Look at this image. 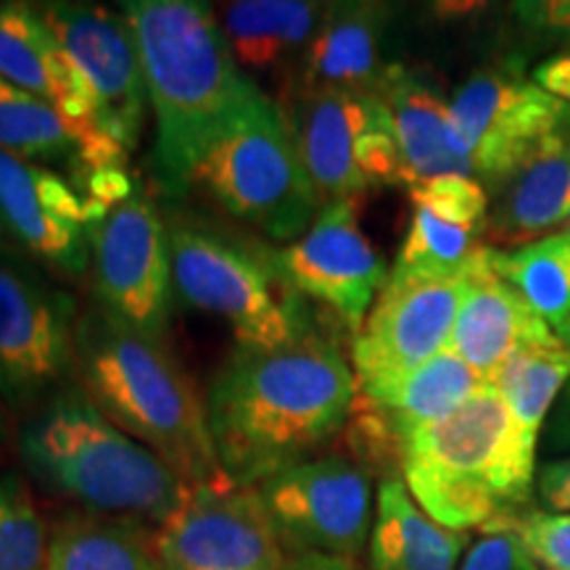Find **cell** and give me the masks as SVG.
<instances>
[{
  "instance_id": "6da1fadb",
  "label": "cell",
  "mask_w": 570,
  "mask_h": 570,
  "mask_svg": "<svg viewBox=\"0 0 570 570\" xmlns=\"http://www.w3.org/2000/svg\"><path fill=\"white\" fill-rule=\"evenodd\" d=\"M356 396L352 365L317 333L283 348H235L204 399L225 481L254 489L309 460L348 423Z\"/></svg>"
},
{
  "instance_id": "7a4b0ae2",
  "label": "cell",
  "mask_w": 570,
  "mask_h": 570,
  "mask_svg": "<svg viewBox=\"0 0 570 570\" xmlns=\"http://www.w3.org/2000/svg\"><path fill=\"white\" fill-rule=\"evenodd\" d=\"M130 21L156 117L154 177L169 198L194 188L206 148L256 88L233 59L217 11L198 0H130Z\"/></svg>"
},
{
  "instance_id": "3957f363",
  "label": "cell",
  "mask_w": 570,
  "mask_h": 570,
  "mask_svg": "<svg viewBox=\"0 0 570 570\" xmlns=\"http://www.w3.org/2000/svg\"><path fill=\"white\" fill-rule=\"evenodd\" d=\"M399 470L417 508L449 531H510L537 499V441L489 381L446 417L412 431Z\"/></svg>"
},
{
  "instance_id": "277c9868",
  "label": "cell",
  "mask_w": 570,
  "mask_h": 570,
  "mask_svg": "<svg viewBox=\"0 0 570 570\" xmlns=\"http://www.w3.org/2000/svg\"><path fill=\"white\" fill-rule=\"evenodd\" d=\"M75 375L98 410L190 487L227 483L214 454L206 402L167 344L92 302L80 312Z\"/></svg>"
},
{
  "instance_id": "5b68a950",
  "label": "cell",
  "mask_w": 570,
  "mask_h": 570,
  "mask_svg": "<svg viewBox=\"0 0 570 570\" xmlns=\"http://www.w3.org/2000/svg\"><path fill=\"white\" fill-rule=\"evenodd\" d=\"M19 454L35 481L96 515L164 525L190 489L159 454L114 425L80 383L32 412Z\"/></svg>"
},
{
  "instance_id": "8992f818",
  "label": "cell",
  "mask_w": 570,
  "mask_h": 570,
  "mask_svg": "<svg viewBox=\"0 0 570 570\" xmlns=\"http://www.w3.org/2000/svg\"><path fill=\"white\" fill-rule=\"evenodd\" d=\"M194 185L240 223L283 244L302 238L323 209L283 109L259 85L206 148Z\"/></svg>"
},
{
  "instance_id": "52a82bcc",
  "label": "cell",
  "mask_w": 570,
  "mask_h": 570,
  "mask_svg": "<svg viewBox=\"0 0 570 570\" xmlns=\"http://www.w3.org/2000/svg\"><path fill=\"white\" fill-rule=\"evenodd\" d=\"M175 296L223 317L238 348H283L315 336L309 309L273 265V252L196 223L169 227Z\"/></svg>"
},
{
  "instance_id": "ba28073f",
  "label": "cell",
  "mask_w": 570,
  "mask_h": 570,
  "mask_svg": "<svg viewBox=\"0 0 570 570\" xmlns=\"http://www.w3.org/2000/svg\"><path fill=\"white\" fill-rule=\"evenodd\" d=\"M80 306L48 269L0 246V402L38 410L75 375Z\"/></svg>"
},
{
  "instance_id": "9c48e42d",
  "label": "cell",
  "mask_w": 570,
  "mask_h": 570,
  "mask_svg": "<svg viewBox=\"0 0 570 570\" xmlns=\"http://www.w3.org/2000/svg\"><path fill=\"white\" fill-rule=\"evenodd\" d=\"M452 122L475 177L499 190L570 146V104L518 69H483L454 90Z\"/></svg>"
},
{
  "instance_id": "30bf717a",
  "label": "cell",
  "mask_w": 570,
  "mask_h": 570,
  "mask_svg": "<svg viewBox=\"0 0 570 570\" xmlns=\"http://www.w3.org/2000/svg\"><path fill=\"white\" fill-rule=\"evenodd\" d=\"M288 554L315 552L354 562L373 531V483L360 462L309 458L254 487Z\"/></svg>"
},
{
  "instance_id": "8fae6325",
  "label": "cell",
  "mask_w": 570,
  "mask_h": 570,
  "mask_svg": "<svg viewBox=\"0 0 570 570\" xmlns=\"http://www.w3.org/2000/svg\"><path fill=\"white\" fill-rule=\"evenodd\" d=\"M90 269L98 306L142 336L167 341L175 306L169 227L140 188L92 227Z\"/></svg>"
},
{
  "instance_id": "7c38bea8",
  "label": "cell",
  "mask_w": 570,
  "mask_h": 570,
  "mask_svg": "<svg viewBox=\"0 0 570 570\" xmlns=\"http://www.w3.org/2000/svg\"><path fill=\"white\" fill-rule=\"evenodd\" d=\"M465 291V275H389L386 288L354 336L352 360L362 396L391 386L399 377L444 352Z\"/></svg>"
},
{
  "instance_id": "4fadbf2b",
  "label": "cell",
  "mask_w": 570,
  "mask_h": 570,
  "mask_svg": "<svg viewBox=\"0 0 570 570\" xmlns=\"http://www.w3.org/2000/svg\"><path fill=\"white\" fill-rule=\"evenodd\" d=\"M104 214L67 177L0 151V238L48 273L85 277Z\"/></svg>"
},
{
  "instance_id": "5bb4252c",
  "label": "cell",
  "mask_w": 570,
  "mask_h": 570,
  "mask_svg": "<svg viewBox=\"0 0 570 570\" xmlns=\"http://www.w3.org/2000/svg\"><path fill=\"white\" fill-rule=\"evenodd\" d=\"M164 570H281L288 558L254 489L190 487L156 537Z\"/></svg>"
},
{
  "instance_id": "9a60e30c",
  "label": "cell",
  "mask_w": 570,
  "mask_h": 570,
  "mask_svg": "<svg viewBox=\"0 0 570 570\" xmlns=\"http://www.w3.org/2000/svg\"><path fill=\"white\" fill-rule=\"evenodd\" d=\"M38 9L82 77L98 122L132 151L142 132L148 92L130 21L122 11L96 3H42Z\"/></svg>"
},
{
  "instance_id": "2e32d148",
  "label": "cell",
  "mask_w": 570,
  "mask_h": 570,
  "mask_svg": "<svg viewBox=\"0 0 570 570\" xmlns=\"http://www.w3.org/2000/svg\"><path fill=\"white\" fill-rule=\"evenodd\" d=\"M273 265L298 294L336 312L354 336L389 283L386 262L362 233L354 202L325 204L302 238L273 252Z\"/></svg>"
},
{
  "instance_id": "e0dca14e",
  "label": "cell",
  "mask_w": 570,
  "mask_h": 570,
  "mask_svg": "<svg viewBox=\"0 0 570 570\" xmlns=\"http://www.w3.org/2000/svg\"><path fill=\"white\" fill-rule=\"evenodd\" d=\"M0 151L38 164L67 177L75 188H88L92 177L127 169L130 151L104 127L77 125L53 104L17 88L0 77Z\"/></svg>"
},
{
  "instance_id": "ac0fdd59",
  "label": "cell",
  "mask_w": 570,
  "mask_h": 570,
  "mask_svg": "<svg viewBox=\"0 0 570 570\" xmlns=\"http://www.w3.org/2000/svg\"><path fill=\"white\" fill-rule=\"evenodd\" d=\"M552 344H560L558 333L494 273L491 246H481L465 269V291L449 352L468 362L483 381H494L510 356L523 348Z\"/></svg>"
},
{
  "instance_id": "d6986e66",
  "label": "cell",
  "mask_w": 570,
  "mask_h": 570,
  "mask_svg": "<svg viewBox=\"0 0 570 570\" xmlns=\"http://www.w3.org/2000/svg\"><path fill=\"white\" fill-rule=\"evenodd\" d=\"M373 109L375 96L352 90L296 92L288 109H283L291 138L323 206L356 202V196L367 190L354 151Z\"/></svg>"
},
{
  "instance_id": "ffe728a7",
  "label": "cell",
  "mask_w": 570,
  "mask_h": 570,
  "mask_svg": "<svg viewBox=\"0 0 570 570\" xmlns=\"http://www.w3.org/2000/svg\"><path fill=\"white\" fill-rule=\"evenodd\" d=\"M391 9L383 3H333L304 56L294 90H352L375 96L391 67L383 63Z\"/></svg>"
},
{
  "instance_id": "44dd1931",
  "label": "cell",
  "mask_w": 570,
  "mask_h": 570,
  "mask_svg": "<svg viewBox=\"0 0 570 570\" xmlns=\"http://www.w3.org/2000/svg\"><path fill=\"white\" fill-rule=\"evenodd\" d=\"M0 77L53 104L71 122L104 127L75 63L32 3H0Z\"/></svg>"
},
{
  "instance_id": "7402d4cb",
  "label": "cell",
  "mask_w": 570,
  "mask_h": 570,
  "mask_svg": "<svg viewBox=\"0 0 570 570\" xmlns=\"http://www.w3.org/2000/svg\"><path fill=\"white\" fill-rule=\"evenodd\" d=\"M325 9L309 0H240L223 6L217 19L233 59L248 80H288L294 90Z\"/></svg>"
},
{
  "instance_id": "603a6c76",
  "label": "cell",
  "mask_w": 570,
  "mask_h": 570,
  "mask_svg": "<svg viewBox=\"0 0 570 570\" xmlns=\"http://www.w3.org/2000/svg\"><path fill=\"white\" fill-rule=\"evenodd\" d=\"M375 96L386 104L394 122L410 188L444 175L475 177L465 146L454 130L449 101L423 75L391 67Z\"/></svg>"
},
{
  "instance_id": "cb8c5ba5",
  "label": "cell",
  "mask_w": 570,
  "mask_h": 570,
  "mask_svg": "<svg viewBox=\"0 0 570 570\" xmlns=\"http://www.w3.org/2000/svg\"><path fill=\"white\" fill-rule=\"evenodd\" d=\"M483 383L487 381L468 362L444 348L391 386L362 396L365 402L362 433L375 446L396 452L399 462V446L412 431L446 417L462 402H468Z\"/></svg>"
},
{
  "instance_id": "d4e9b609",
  "label": "cell",
  "mask_w": 570,
  "mask_h": 570,
  "mask_svg": "<svg viewBox=\"0 0 570 570\" xmlns=\"http://www.w3.org/2000/svg\"><path fill=\"white\" fill-rule=\"evenodd\" d=\"M468 533L431 520L399 475L381 483L365 570H458Z\"/></svg>"
},
{
  "instance_id": "484cf974",
  "label": "cell",
  "mask_w": 570,
  "mask_h": 570,
  "mask_svg": "<svg viewBox=\"0 0 570 570\" xmlns=\"http://www.w3.org/2000/svg\"><path fill=\"white\" fill-rule=\"evenodd\" d=\"M566 223H570V146L531 164L499 188L487 235L494 244H529Z\"/></svg>"
},
{
  "instance_id": "4316f807",
  "label": "cell",
  "mask_w": 570,
  "mask_h": 570,
  "mask_svg": "<svg viewBox=\"0 0 570 570\" xmlns=\"http://www.w3.org/2000/svg\"><path fill=\"white\" fill-rule=\"evenodd\" d=\"M46 570H164V562L140 523L88 512L56 525Z\"/></svg>"
},
{
  "instance_id": "83f0119b",
  "label": "cell",
  "mask_w": 570,
  "mask_h": 570,
  "mask_svg": "<svg viewBox=\"0 0 570 570\" xmlns=\"http://www.w3.org/2000/svg\"><path fill=\"white\" fill-rule=\"evenodd\" d=\"M491 267L554 333L570 320V240L560 233L518 246L491 248Z\"/></svg>"
},
{
  "instance_id": "f1b7e54d",
  "label": "cell",
  "mask_w": 570,
  "mask_h": 570,
  "mask_svg": "<svg viewBox=\"0 0 570 570\" xmlns=\"http://www.w3.org/2000/svg\"><path fill=\"white\" fill-rule=\"evenodd\" d=\"M570 377V348L566 344L531 346L510 356L489 381L504 399L520 431L539 444L541 425Z\"/></svg>"
},
{
  "instance_id": "f546056e",
  "label": "cell",
  "mask_w": 570,
  "mask_h": 570,
  "mask_svg": "<svg viewBox=\"0 0 570 570\" xmlns=\"http://www.w3.org/2000/svg\"><path fill=\"white\" fill-rule=\"evenodd\" d=\"M481 233L483 230L449 223L423 206H415L402 252L394 262V273L425 277L465 275L468 265L483 246L479 244Z\"/></svg>"
},
{
  "instance_id": "4dcf8cb0",
  "label": "cell",
  "mask_w": 570,
  "mask_h": 570,
  "mask_svg": "<svg viewBox=\"0 0 570 570\" xmlns=\"http://www.w3.org/2000/svg\"><path fill=\"white\" fill-rule=\"evenodd\" d=\"M48 539L24 481L0 473V570H46Z\"/></svg>"
},
{
  "instance_id": "1f68e13d",
  "label": "cell",
  "mask_w": 570,
  "mask_h": 570,
  "mask_svg": "<svg viewBox=\"0 0 570 570\" xmlns=\"http://www.w3.org/2000/svg\"><path fill=\"white\" fill-rule=\"evenodd\" d=\"M412 206H423L441 219L487 233L489 196L475 177L444 175L415 183L410 188Z\"/></svg>"
},
{
  "instance_id": "d6a6232c",
  "label": "cell",
  "mask_w": 570,
  "mask_h": 570,
  "mask_svg": "<svg viewBox=\"0 0 570 570\" xmlns=\"http://www.w3.org/2000/svg\"><path fill=\"white\" fill-rule=\"evenodd\" d=\"M356 169L367 188H389V185H410L407 167H404L402 148H399L394 122L386 104L375 96L373 117L360 140H356Z\"/></svg>"
},
{
  "instance_id": "836d02e7",
  "label": "cell",
  "mask_w": 570,
  "mask_h": 570,
  "mask_svg": "<svg viewBox=\"0 0 570 570\" xmlns=\"http://www.w3.org/2000/svg\"><path fill=\"white\" fill-rule=\"evenodd\" d=\"M510 531L541 570H570V512L529 510Z\"/></svg>"
},
{
  "instance_id": "e575fe53",
  "label": "cell",
  "mask_w": 570,
  "mask_h": 570,
  "mask_svg": "<svg viewBox=\"0 0 570 570\" xmlns=\"http://www.w3.org/2000/svg\"><path fill=\"white\" fill-rule=\"evenodd\" d=\"M458 570H541L512 531L487 533L475 541Z\"/></svg>"
},
{
  "instance_id": "d590c367",
  "label": "cell",
  "mask_w": 570,
  "mask_h": 570,
  "mask_svg": "<svg viewBox=\"0 0 570 570\" xmlns=\"http://www.w3.org/2000/svg\"><path fill=\"white\" fill-rule=\"evenodd\" d=\"M512 13L523 32L537 35L550 42H570V0H537V3H515Z\"/></svg>"
},
{
  "instance_id": "8d00e7d4",
  "label": "cell",
  "mask_w": 570,
  "mask_h": 570,
  "mask_svg": "<svg viewBox=\"0 0 570 570\" xmlns=\"http://www.w3.org/2000/svg\"><path fill=\"white\" fill-rule=\"evenodd\" d=\"M537 502L547 512H570V458H554L539 468Z\"/></svg>"
},
{
  "instance_id": "74e56055",
  "label": "cell",
  "mask_w": 570,
  "mask_h": 570,
  "mask_svg": "<svg viewBox=\"0 0 570 570\" xmlns=\"http://www.w3.org/2000/svg\"><path fill=\"white\" fill-rule=\"evenodd\" d=\"M558 336L566 348H570V320L560 327ZM547 449L550 454H566L570 452V377L562 389L558 404L552 407V417L547 423Z\"/></svg>"
},
{
  "instance_id": "f35d334b",
  "label": "cell",
  "mask_w": 570,
  "mask_h": 570,
  "mask_svg": "<svg viewBox=\"0 0 570 570\" xmlns=\"http://www.w3.org/2000/svg\"><path fill=\"white\" fill-rule=\"evenodd\" d=\"M533 82L570 104V51L539 63V67L533 69Z\"/></svg>"
},
{
  "instance_id": "ab89813d",
  "label": "cell",
  "mask_w": 570,
  "mask_h": 570,
  "mask_svg": "<svg viewBox=\"0 0 570 570\" xmlns=\"http://www.w3.org/2000/svg\"><path fill=\"white\" fill-rule=\"evenodd\" d=\"M281 570H356L354 562L327 558V554H315V552H298L288 554Z\"/></svg>"
},
{
  "instance_id": "60d3db41",
  "label": "cell",
  "mask_w": 570,
  "mask_h": 570,
  "mask_svg": "<svg viewBox=\"0 0 570 570\" xmlns=\"http://www.w3.org/2000/svg\"><path fill=\"white\" fill-rule=\"evenodd\" d=\"M560 235H562V238H568V240H570V223H568V227H562Z\"/></svg>"
}]
</instances>
